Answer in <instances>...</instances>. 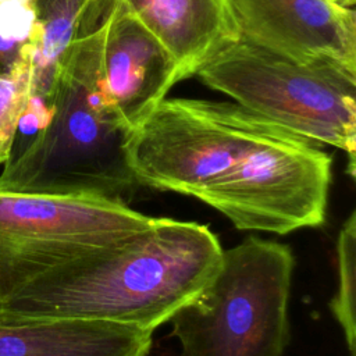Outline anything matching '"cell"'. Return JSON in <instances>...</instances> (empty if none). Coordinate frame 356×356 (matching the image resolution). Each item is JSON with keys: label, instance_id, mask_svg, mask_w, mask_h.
Wrapping results in <instances>:
<instances>
[{"label": "cell", "instance_id": "cell-1", "mask_svg": "<svg viewBox=\"0 0 356 356\" xmlns=\"http://www.w3.org/2000/svg\"><path fill=\"white\" fill-rule=\"evenodd\" d=\"M222 252L207 225L170 217L99 242L0 239V323L86 318L154 332L210 281Z\"/></svg>", "mask_w": 356, "mask_h": 356}, {"label": "cell", "instance_id": "cell-2", "mask_svg": "<svg viewBox=\"0 0 356 356\" xmlns=\"http://www.w3.org/2000/svg\"><path fill=\"white\" fill-rule=\"evenodd\" d=\"M110 14L81 32L64 54L47 118L3 164L0 191L129 204L142 188L125 153L131 131L108 106L99 81Z\"/></svg>", "mask_w": 356, "mask_h": 356}, {"label": "cell", "instance_id": "cell-3", "mask_svg": "<svg viewBox=\"0 0 356 356\" xmlns=\"http://www.w3.org/2000/svg\"><path fill=\"white\" fill-rule=\"evenodd\" d=\"M289 245L249 235L168 320L181 356H284L295 270Z\"/></svg>", "mask_w": 356, "mask_h": 356}, {"label": "cell", "instance_id": "cell-4", "mask_svg": "<svg viewBox=\"0 0 356 356\" xmlns=\"http://www.w3.org/2000/svg\"><path fill=\"white\" fill-rule=\"evenodd\" d=\"M246 110L317 145L334 146L356 172V75L303 64L238 39L197 72Z\"/></svg>", "mask_w": 356, "mask_h": 356}, {"label": "cell", "instance_id": "cell-5", "mask_svg": "<svg viewBox=\"0 0 356 356\" xmlns=\"http://www.w3.org/2000/svg\"><path fill=\"white\" fill-rule=\"evenodd\" d=\"M280 129L238 103L164 99L129 134L125 153L140 186L199 199Z\"/></svg>", "mask_w": 356, "mask_h": 356}, {"label": "cell", "instance_id": "cell-6", "mask_svg": "<svg viewBox=\"0 0 356 356\" xmlns=\"http://www.w3.org/2000/svg\"><path fill=\"white\" fill-rule=\"evenodd\" d=\"M332 156L281 128L199 197L239 231L286 235L325 224Z\"/></svg>", "mask_w": 356, "mask_h": 356}, {"label": "cell", "instance_id": "cell-7", "mask_svg": "<svg viewBox=\"0 0 356 356\" xmlns=\"http://www.w3.org/2000/svg\"><path fill=\"white\" fill-rule=\"evenodd\" d=\"M239 39L356 75V14L331 0H229Z\"/></svg>", "mask_w": 356, "mask_h": 356}, {"label": "cell", "instance_id": "cell-8", "mask_svg": "<svg viewBox=\"0 0 356 356\" xmlns=\"http://www.w3.org/2000/svg\"><path fill=\"white\" fill-rule=\"evenodd\" d=\"M181 79L167 49L117 0L103 32L99 81L121 122L132 132Z\"/></svg>", "mask_w": 356, "mask_h": 356}, {"label": "cell", "instance_id": "cell-9", "mask_svg": "<svg viewBox=\"0 0 356 356\" xmlns=\"http://www.w3.org/2000/svg\"><path fill=\"white\" fill-rule=\"evenodd\" d=\"M157 217L95 197L0 191V239L99 242L150 227Z\"/></svg>", "mask_w": 356, "mask_h": 356}, {"label": "cell", "instance_id": "cell-10", "mask_svg": "<svg viewBox=\"0 0 356 356\" xmlns=\"http://www.w3.org/2000/svg\"><path fill=\"white\" fill-rule=\"evenodd\" d=\"M172 56L182 79L239 39L229 0H120Z\"/></svg>", "mask_w": 356, "mask_h": 356}, {"label": "cell", "instance_id": "cell-11", "mask_svg": "<svg viewBox=\"0 0 356 356\" xmlns=\"http://www.w3.org/2000/svg\"><path fill=\"white\" fill-rule=\"evenodd\" d=\"M153 332L86 318L0 323V356H147Z\"/></svg>", "mask_w": 356, "mask_h": 356}, {"label": "cell", "instance_id": "cell-12", "mask_svg": "<svg viewBox=\"0 0 356 356\" xmlns=\"http://www.w3.org/2000/svg\"><path fill=\"white\" fill-rule=\"evenodd\" d=\"M117 0H33L29 38L31 97L49 108L60 63L89 25L106 17Z\"/></svg>", "mask_w": 356, "mask_h": 356}, {"label": "cell", "instance_id": "cell-13", "mask_svg": "<svg viewBox=\"0 0 356 356\" xmlns=\"http://www.w3.org/2000/svg\"><path fill=\"white\" fill-rule=\"evenodd\" d=\"M337 291L328 309L342 330L348 355L356 356V211L352 210L337 236Z\"/></svg>", "mask_w": 356, "mask_h": 356}, {"label": "cell", "instance_id": "cell-14", "mask_svg": "<svg viewBox=\"0 0 356 356\" xmlns=\"http://www.w3.org/2000/svg\"><path fill=\"white\" fill-rule=\"evenodd\" d=\"M31 102L29 63L14 71L0 72V154L7 161L19 121Z\"/></svg>", "mask_w": 356, "mask_h": 356}, {"label": "cell", "instance_id": "cell-15", "mask_svg": "<svg viewBox=\"0 0 356 356\" xmlns=\"http://www.w3.org/2000/svg\"><path fill=\"white\" fill-rule=\"evenodd\" d=\"M32 29L0 22V72H10L29 63V38Z\"/></svg>", "mask_w": 356, "mask_h": 356}, {"label": "cell", "instance_id": "cell-16", "mask_svg": "<svg viewBox=\"0 0 356 356\" xmlns=\"http://www.w3.org/2000/svg\"><path fill=\"white\" fill-rule=\"evenodd\" d=\"M332 3L341 6V7H346V8H353L356 0H331Z\"/></svg>", "mask_w": 356, "mask_h": 356}, {"label": "cell", "instance_id": "cell-17", "mask_svg": "<svg viewBox=\"0 0 356 356\" xmlns=\"http://www.w3.org/2000/svg\"><path fill=\"white\" fill-rule=\"evenodd\" d=\"M8 1H13V0H0V4H3V3H8ZM24 1H29V3H32V4H33V0H24Z\"/></svg>", "mask_w": 356, "mask_h": 356}, {"label": "cell", "instance_id": "cell-18", "mask_svg": "<svg viewBox=\"0 0 356 356\" xmlns=\"http://www.w3.org/2000/svg\"><path fill=\"white\" fill-rule=\"evenodd\" d=\"M6 163V160H4V157L0 154V165H3Z\"/></svg>", "mask_w": 356, "mask_h": 356}]
</instances>
